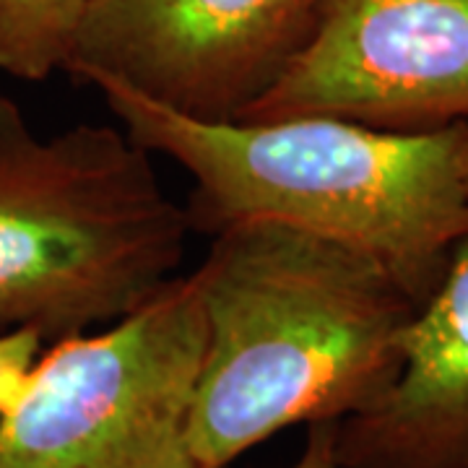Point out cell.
<instances>
[{"instance_id":"1","label":"cell","mask_w":468,"mask_h":468,"mask_svg":"<svg viewBox=\"0 0 468 468\" xmlns=\"http://www.w3.org/2000/svg\"><path fill=\"white\" fill-rule=\"evenodd\" d=\"M206 341L187 452L229 468L294 424L365 411L401 369L419 302L369 258L273 221L214 232L190 273Z\"/></svg>"},{"instance_id":"2","label":"cell","mask_w":468,"mask_h":468,"mask_svg":"<svg viewBox=\"0 0 468 468\" xmlns=\"http://www.w3.org/2000/svg\"><path fill=\"white\" fill-rule=\"evenodd\" d=\"M120 128L190 175V227L273 221L369 258L421 304L468 237V120L396 133L338 117L201 120L91 79Z\"/></svg>"},{"instance_id":"3","label":"cell","mask_w":468,"mask_h":468,"mask_svg":"<svg viewBox=\"0 0 468 468\" xmlns=\"http://www.w3.org/2000/svg\"><path fill=\"white\" fill-rule=\"evenodd\" d=\"M190 232L122 128L39 135L0 91V334L52 344L115 323L175 279Z\"/></svg>"},{"instance_id":"4","label":"cell","mask_w":468,"mask_h":468,"mask_svg":"<svg viewBox=\"0 0 468 468\" xmlns=\"http://www.w3.org/2000/svg\"><path fill=\"white\" fill-rule=\"evenodd\" d=\"M203 310L190 276L101 331L45 344L0 421V468H196Z\"/></svg>"},{"instance_id":"5","label":"cell","mask_w":468,"mask_h":468,"mask_svg":"<svg viewBox=\"0 0 468 468\" xmlns=\"http://www.w3.org/2000/svg\"><path fill=\"white\" fill-rule=\"evenodd\" d=\"M338 117L424 133L468 120V0H318L300 52L242 122Z\"/></svg>"},{"instance_id":"6","label":"cell","mask_w":468,"mask_h":468,"mask_svg":"<svg viewBox=\"0 0 468 468\" xmlns=\"http://www.w3.org/2000/svg\"><path fill=\"white\" fill-rule=\"evenodd\" d=\"M318 0H94L66 73L201 120H237L304 45Z\"/></svg>"},{"instance_id":"7","label":"cell","mask_w":468,"mask_h":468,"mask_svg":"<svg viewBox=\"0 0 468 468\" xmlns=\"http://www.w3.org/2000/svg\"><path fill=\"white\" fill-rule=\"evenodd\" d=\"M341 468H468V237L401 341L383 396L335 424Z\"/></svg>"},{"instance_id":"8","label":"cell","mask_w":468,"mask_h":468,"mask_svg":"<svg viewBox=\"0 0 468 468\" xmlns=\"http://www.w3.org/2000/svg\"><path fill=\"white\" fill-rule=\"evenodd\" d=\"M94 0H0V73L48 81L66 70Z\"/></svg>"},{"instance_id":"9","label":"cell","mask_w":468,"mask_h":468,"mask_svg":"<svg viewBox=\"0 0 468 468\" xmlns=\"http://www.w3.org/2000/svg\"><path fill=\"white\" fill-rule=\"evenodd\" d=\"M42 349L45 338L29 328L0 334V421L11 409Z\"/></svg>"},{"instance_id":"10","label":"cell","mask_w":468,"mask_h":468,"mask_svg":"<svg viewBox=\"0 0 468 468\" xmlns=\"http://www.w3.org/2000/svg\"><path fill=\"white\" fill-rule=\"evenodd\" d=\"M286 468H341L335 458V424H310L304 451Z\"/></svg>"}]
</instances>
